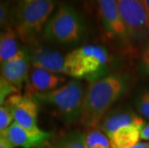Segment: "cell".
<instances>
[{"label": "cell", "instance_id": "1", "mask_svg": "<svg viewBox=\"0 0 149 148\" xmlns=\"http://www.w3.org/2000/svg\"><path fill=\"white\" fill-rule=\"evenodd\" d=\"M132 85L133 78L126 71L112 72L88 83L80 121L87 127H96L111 108L129 92Z\"/></svg>", "mask_w": 149, "mask_h": 148}, {"label": "cell", "instance_id": "2", "mask_svg": "<svg viewBox=\"0 0 149 148\" xmlns=\"http://www.w3.org/2000/svg\"><path fill=\"white\" fill-rule=\"evenodd\" d=\"M57 6L52 0H21L13 4V31L24 45L42 40L44 27Z\"/></svg>", "mask_w": 149, "mask_h": 148}, {"label": "cell", "instance_id": "3", "mask_svg": "<svg viewBox=\"0 0 149 148\" xmlns=\"http://www.w3.org/2000/svg\"><path fill=\"white\" fill-rule=\"evenodd\" d=\"M88 26L82 14L71 4H61L47 21L42 40L54 46L70 47L86 39Z\"/></svg>", "mask_w": 149, "mask_h": 148}, {"label": "cell", "instance_id": "4", "mask_svg": "<svg viewBox=\"0 0 149 148\" xmlns=\"http://www.w3.org/2000/svg\"><path fill=\"white\" fill-rule=\"evenodd\" d=\"M111 56L102 45L86 44L65 54V75L88 83L109 74Z\"/></svg>", "mask_w": 149, "mask_h": 148}, {"label": "cell", "instance_id": "5", "mask_svg": "<svg viewBox=\"0 0 149 148\" xmlns=\"http://www.w3.org/2000/svg\"><path fill=\"white\" fill-rule=\"evenodd\" d=\"M85 90L81 81L72 79L56 90L36 94L34 98L39 104L53 109L65 123L73 124L81 120Z\"/></svg>", "mask_w": 149, "mask_h": 148}, {"label": "cell", "instance_id": "6", "mask_svg": "<svg viewBox=\"0 0 149 148\" xmlns=\"http://www.w3.org/2000/svg\"><path fill=\"white\" fill-rule=\"evenodd\" d=\"M119 14L133 52L139 51L149 42V19L142 1L118 0Z\"/></svg>", "mask_w": 149, "mask_h": 148}, {"label": "cell", "instance_id": "7", "mask_svg": "<svg viewBox=\"0 0 149 148\" xmlns=\"http://www.w3.org/2000/svg\"><path fill=\"white\" fill-rule=\"evenodd\" d=\"M98 15L104 33L116 45L125 53H133L130 45L125 25L119 14L117 1L100 0L98 1Z\"/></svg>", "mask_w": 149, "mask_h": 148}, {"label": "cell", "instance_id": "8", "mask_svg": "<svg viewBox=\"0 0 149 148\" xmlns=\"http://www.w3.org/2000/svg\"><path fill=\"white\" fill-rule=\"evenodd\" d=\"M4 104L11 111L14 122L29 130L39 129V103L34 97L17 92L9 96Z\"/></svg>", "mask_w": 149, "mask_h": 148}, {"label": "cell", "instance_id": "9", "mask_svg": "<svg viewBox=\"0 0 149 148\" xmlns=\"http://www.w3.org/2000/svg\"><path fill=\"white\" fill-rule=\"evenodd\" d=\"M26 46L29 50L32 67L45 69L54 73L65 75V55H63L57 49L47 45L46 42H42V40Z\"/></svg>", "mask_w": 149, "mask_h": 148}, {"label": "cell", "instance_id": "10", "mask_svg": "<svg viewBox=\"0 0 149 148\" xmlns=\"http://www.w3.org/2000/svg\"><path fill=\"white\" fill-rule=\"evenodd\" d=\"M31 67L29 50L26 45H23L15 57L0 65V76L18 92L26 84Z\"/></svg>", "mask_w": 149, "mask_h": 148}, {"label": "cell", "instance_id": "11", "mask_svg": "<svg viewBox=\"0 0 149 148\" xmlns=\"http://www.w3.org/2000/svg\"><path fill=\"white\" fill-rule=\"evenodd\" d=\"M0 136L4 137L15 147L42 148L53 138V133L40 128L29 130L13 122L10 127Z\"/></svg>", "mask_w": 149, "mask_h": 148}, {"label": "cell", "instance_id": "12", "mask_svg": "<svg viewBox=\"0 0 149 148\" xmlns=\"http://www.w3.org/2000/svg\"><path fill=\"white\" fill-rule=\"evenodd\" d=\"M66 83L65 76L45 69L31 67L28 80L25 84V94L34 97L38 93H43L56 90Z\"/></svg>", "mask_w": 149, "mask_h": 148}, {"label": "cell", "instance_id": "13", "mask_svg": "<svg viewBox=\"0 0 149 148\" xmlns=\"http://www.w3.org/2000/svg\"><path fill=\"white\" fill-rule=\"evenodd\" d=\"M133 124L144 125L145 122L138 113L127 108H117L107 113L96 127L110 138L118 129Z\"/></svg>", "mask_w": 149, "mask_h": 148}, {"label": "cell", "instance_id": "14", "mask_svg": "<svg viewBox=\"0 0 149 148\" xmlns=\"http://www.w3.org/2000/svg\"><path fill=\"white\" fill-rule=\"evenodd\" d=\"M143 125L133 124L118 129L109 140L113 148H132L141 142V134Z\"/></svg>", "mask_w": 149, "mask_h": 148}, {"label": "cell", "instance_id": "15", "mask_svg": "<svg viewBox=\"0 0 149 148\" xmlns=\"http://www.w3.org/2000/svg\"><path fill=\"white\" fill-rule=\"evenodd\" d=\"M14 31H1L0 34V65L9 62L19 52L23 43Z\"/></svg>", "mask_w": 149, "mask_h": 148}, {"label": "cell", "instance_id": "16", "mask_svg": "<svg viewBox=\"0 0 149 148\" xmlns=\"http://www.w3.org/2000/svg\"><path fill=\"white\" fill-rule=\"evenodd\" d=\"M47 148H88L86 133L79 130L69 131L50 143Z\"/></svg>", "mask_w": 149, "mask_h": 148}, {"label": "cell", "instance_id": "17", "mask_svg": "<svg viewBox=\"0 0 149 148\" xmlns=\"http://www.w3.org/2000/svg\"><path fill=\"white\" fill-rule=\"evenodd\" d=\"M88 148H112V143L105 134L98 129H91L86 133Z\"/></svg>", "mask_w": 149, "mask_h": 148}, {"label": "cell", "instance_id": "18", "mask_svg": "<svg viewBox=\"0 0 149 148\" xmlns=\"http://www.w3.org/2000/svg\"><path fill=\"white\" fill-rule=\"evenodd\" d=\"M134 106L138 114L149 119V89H145L137 93L134 99Z\"/></svg>", "mask_w": 149, "mask_h": 148}, {"label": "cell", "instance_id": "19", "mask_svg": "<svg viewBox=\"0 0 149 148\" xmlns=\"http://www.w3.org/2000/svg\"><path fill=\"white\" fill-rule=\"evenodd\" d=\"M12 8L13 4L9 1H0V29L11 31L12 27Z\"/></svg>", "mask_w": 149, "mask_h": 148}, {"label": "cell", "instance_id": "20", "mask_svg": "<svg viewBox=\"0 0 149 148\" xmlns=\"http://www.w3.org/2000/svg\"><path fill=\"white\" fill-rule=\"evenodd\" d=\"M139 73L142 77L149 78V42L141 49L138 63Z\"/></svg>", "mask_w": 149, "mask_h": 148}, {"label": "cell", "instance_id": "21", "mask_svg": "<svg viewBox=\"0 0 149 148\" xmlns=\"http://www.w3.org/2000/svg\"><path fill=\"white\" fill-rule=\"evenodd\" d=\"M14 122L12 113L5 104L0 105V135L10 127Z\"/></svg>", "mask_w": 149, "mask_h": 148}, {"label": "cell", "instance_id": "22", "mask_svg": "<svg viewBox=\"0 0 149 148\" xmlns=\"http://www.w3.org/2000/svg\"><path fill=\"white\" fill-rule=\"evenodd\" d=\"M17 92V90L14 87L0 76V105H3L9 96Z\"/></svg>", "mask_w": 149, "mask_h": 148}, {"label": "cell", "instance_id": "23", "mask_svg": "<svg viewBox=\"0 0 149 148\" xmlns=\"http://www.w3.org/2000/svg\"><path fill=\"white\" fill-rule=\"evenodd\" d=\"M141 138L142 140H144L145 142L149 143V123H145L143 125V127H142Z\"/></svg>", "mask_w": 149, "mask_h": 148}, {"label": "cell", "instance_id": "24", "mask_svg": "<svg viewBox=\"0 0 149 148\" xmlns=\"http://www.w3.org/2000/svg\"><path fill=\"white\" fill-rule=\"evenodd\" d=\"M0 148H15L4 137L0 136Z\"/></svg>", "mask_w": 149, "mask_h": 148}, {"label": "cell", "instance_id": "25", "mask_svg": "<svg viewBox=\"0 0 149 148\" xmlns=\"http://www.w3.org/2000/svg\"><path fill=\"white\" fill-rule=\"evenodd\" d=\"M113 148V147H112ZM132 148H149V143L148 142H139L137 145H135L134 147H132Z\"/></svg>", "mask_w": 149, "mask_h": 148}, {"label": "cell", "instance_id": "26", "mask_svg": "<svg viewBox=\"0 0 149 148\" xmlns=\"http://www.w3.org/2000/svg\"><path fill=\"white\" fill-rule=\"evenodd\" d=\"M142 3H143L144 8H145V10H146L147 15H148V19H149V0H143Z\"/></svg>", "mask_w": 149, "mask_h": 148}, {"label": "cell", "instance_id": "27", "mask_svg": "<svg viewBox=\"0 0 149 148\" xmlns=\"http://www.w3.org/2000/svg\"><path fill=\"white\" fill-rule=\"evenodd\" d=\"M0 34H1V31H0Z\"/></svg>", "mask_w": 149, "mask_h": 148}]
</instances>
